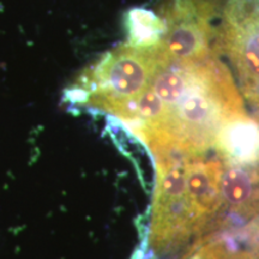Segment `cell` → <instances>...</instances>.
I'll return each instance as SVG.
<instances>
[{"label": "cell", "mask_w": 259, "mask_h": 259, "mask_svg": "<svg viewBox=\"0 0 259 259\" xmlns=\"http://www.w3.org/2000/svg\"><path fill=\"white\" fill-rule=\"evenodd\" d=\"M149 88L160 100L162 114L155 124L134 132L153 154L203 156L226 122L246 114L240 90L218 54L169 61Z\"/></svg>", "instance_id": "cell-1"}, {"label": "cell", "mask_w": 259, "mask_h": 259, "mask_svg": "<svg viewBox=\"0 0 259 259\" xmlns=\"http://www.w3.org/2000/svg\"><path fill=\"white\" fill-rule=\"evenodd\" d=\"M169 61L161 42L151 47L126 42L84 71L66 97L72 105L102 111L125 121L155 74Z\"/></svg>", "instance_id": "cell-2"}, {"label": "cell", "mask_w": 259, "mask_h": 259, "mask_svg": "<svg viewBox=\"0 0 259 259\" xmlns=\"http://www.w3.org/2000/svg\"><path fill=\"white\" fill-rule=\"evenodd\" d=\"M213 48L232 64L239 90L259 113V0H223Z\"/></svg>", "instance_id": "cell-3"}, {"label": "cell", "mask_w": 259, "mask_h": 259, "mask_svg": "<svg viewBox=\"0 0 259 259\" xmlns=\"http://www.w3.org/2000/svg\"><path fill=\"white\" fill-rule=\"evenodd\" d=\"M221 8V0H164L158 17L164 24L161 45L168 59L192 61L218 54L213 21Z\"/></svg>", "instance_id": "cell-4"}, {"label": "cell", "mask_w": 259, "mask_h": 259, "mask_svg": "<svg viewBox=\"0 0 259 259\" xmlns=\"http://www.w3.org/2000/svg\"><path fill=\"white\" fill-rule=\"evenodd\" d=\"M223 161L241 166H259V121L247 113L226 122L215 145Z\"/></svg>", "instance_id": "cell-5"}, {"label": "cell", "mask_w": 259, "mask_h": 259, "mask_svg": "<svg viewBox=\"0 0 259 259\" xmlns=\"http://www.w3.org/2000/svg\"><path fill=\"white\" fill-rule=\"evenodd\" d=\"M126 29L127 44L138 47H151L161 42L164 24L155 12L145 9H134L127 12Z\"/></svg>", "instance_id": "cell-6"}, {"label": "cell", "mask_w": 259, "mask_h": 259, "mask_svg": "<svg viewBox=\"0 0 259 259\" xmlns=\"http://www.w3.org/2000/svg\"><path fill=\"white\" fill-rule=\"evenodd\" d=\"M232 259H258V255L251 252H238Z\"/></svg>", "instance_id": "cell-7"}]
</instances>
